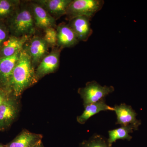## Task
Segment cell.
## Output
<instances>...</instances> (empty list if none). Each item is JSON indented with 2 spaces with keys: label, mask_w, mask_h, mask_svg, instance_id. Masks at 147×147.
Returning <instances> with one entry per match:
<instances>
[{
  "label": "cell",
  "mask_w": 147,
  "mask_h": 147,
  "mask_svg": "<svg viewBox=\"0 0 147 147\" xmlns=\"http://www.w3.org/2000/svg\"><path fill=\"white\" fill-rule=\"evenodd\" d=\"M38 82L30 56L23 48L12 72L7 90L20 97L23 92Z\"/></svg>",
  "instance_id": "1"
},
{
  "label": "cell",
  "mask_w": 147,
  "mask_h": 147,
  "mask_svg": "<svg viewBox=\"0 0 147 147\" xmlns=\"http://www.w3.org/2000/svg\"><path fill=\"white\" fill-rule=\"evenodd\" d=\"M6 21L11 35L31 36L35 31L34 20L30 6H20L13 15Z\"/></svg>",
  "instance_id": "2"
},
{
  "label": "cell",
  "mask_w": 147,
  "mask_h": 147,
  "mask_svg": "<svg viewBox=\"0 0 147 147\" xmlns=\"http://www.w3.org/2000/svg\"><path fill=\"white\" fill-rule=\"evenodd\" d=\"M103 0H73L69 5L66 14L69 20L79 16L91 19L104 5Z\"/></svg>",
  "instance_id": "3"
},
{
  "label": "cell",
  "mask_w": 147,
  "mask_h": 147,
  "mask_svg": "<svg viewBox=\"0 0 147 147\" xmlns=\"http://www.w3.org/2000/svg\"><path fill=\"white\" fill-rule=\"evenodd\" d=\"M114 90L115 88L112 86H102L96 81H93L88 82L84 88H79L78 92L85 106L105 99L107 95Z\"/></svg>",
  "instance_id": "4"
},
{
  "label": "cell",
  "mask_w": 147,
  "mask_h": 147,
  "mask_svg": "<svg viewBox=\"0 0 147 147\" xmlns=\"http://www.w3.org/2000/svg\"><path fill=\"white\" fill-rule=\"evenodd\" d=\"M20 111L19 97L12 93L0 106V131L8 129L15 121Z\"/></svg>",
  "instance_id": "5"
},
{
  "label": "cell",
  "mask_w": 147,
  "mask_h": 147,
  "mask_svg": "<svg viewBox=\"0 0 147 147\" xmlns=\"http://www.w3.org/2000/svg\"><path fill=\"white\" fill-rule=\"evenodd\" d=\"M49 47L43 38L36 36L30 39L24 48L30 56L33 65L35 67L49 54Z\"/></svg>",
  "instance_id": "6"
},
{
  "label": "cell",
  "mask_w": 147,
  "mask_h": 147,
  "mask_svg": "<svg viewBox=\"0 0 147 147\" xmlns=\"http://www.w3.org/2000/svg\"><path fill=\"white\" fill-rule=\"evenodd\" d=\"M61 49L53 50L42 59L35 69L37 81L47 74L54 73L59 65Z\"/></svg>",
  "instance_id": "7"
},
{
  "label": "cell",
  "mask_w": 147,
  "mask_h": 147,
  "mask_svg": "<svg viewBox=\"0 0 147 147\" xmlns=\"http://www.w3.org/2000/svg\"><path fill=\"white\" fill-rule=\"evenodd\" d=\"M114 109L117 116L116 124L124 126H131L134 130H138L142 122L136 118L137 113L131 106L121 103L120 105H115Z\"/></svg>",
  "instance_id": "8"
},
{
  "label": "cell",
  "mask_w": 147,
  "mask_h": 147,
  "mask_svg": "<svg viewBox=\"0 0 147 147\" xmlns=\"http://www.w3.org/2000/svg\"><path fill=\"white\" fill-rule=\"evenodd\" d=\"M35 25L36 28L45 30L56 26V19L38 4L33 2L30 5Z\"/></svg>",
  "instance_id": "9"
},
{
  "label": "cell",
  "mask_w": 147,
  "mask_h": 147,
  "mask_svg": "<svg viewBox=\"0 0 147 147\" xmlns=\"http://www.w3.org/2000/svg\"><path fill=\"white\" fill-rule=\"evenodd\" d=\"M91 19L84 16H79L69 20L68 25L76 34L79 41H87L92 34L90 21Z\"/></svg>",
  "instance_id": "10"
},
{
  "label": "cell",
  "mask_w": 147,
  "mask_h": 147,
  "mask_svg": "<svg viewBox=\"0 0 147 147\" xmlns=\"http://www.w3.org/2000/svg\"><path fill=\"white\" fill-rule=\"evenodd\" d=\"M21 52L10 57L0 58V87L7 90Z\"/></svg>",
  "instance_id": "11"
},
{
  "label": "cell",
  "mask_w": 147,
  "mask_h": 147,
  "mask_svg": "<svg viewBox=\"0 0 147 147\" xmlns=\"http://www.w3.org/2000/svg\"><path fill=\"white\" fill-rule=\"evenodd\" d=\"M31 36H9L0 50V58L10 57L21 51Z\"/></svg>",
  "instance_id": "12"
},
{
  "label": "cell",
  "mask_w": 147,
  "mask_h": 147,
  "mask_svg": "<svg viewBox=\"0 0 147 147\" xmlns=\"http://www.w3.org/2000/svg\"><path fill=\"white\" fill-rule=\"evenodd\" d=\"M42 135L24 129L11 142L5 145L6 147H34L42 142Z\"/></svg>",
  "instance_id": "13"
},
{
  "label": "cell",
  "mask_w": 147,
  "mask_h": 147,
  "mask_svg": "<svg viewBox=\"0 0 147 147\" xmlns=\"http://www.w3.org/2000/svg\"><path fill=\"white\" fill-rule=\"evenodd\" d=\"M72 0H38L35 2L42 6L55 19L66 15Z\"/></svg>",
  "instance_id": "14"
},
{
  "label": "cell",
  "mask_w": 147,
  "mask_h": 147,
  "mask_svg": "<svg viewBox=\"0 0 147 147\" xmlns=\"http://www.w3.org/2000/svg\"><path fill=\"white\" fill-rule=\"evenodd\" d=\"M58 47L62 49L74 47L79 42L76 34L68 24H60L57 28Z\"/></svg>",
  "instance_id": "15"
},
{
  "label": "cell",
  "mask_w": 147,
  "mask_h": 147,
  "mask_svg": "<svg viewBox=\"0 0 147 147\" xmlns=\"http://www.w3.org/2000/svg\"><path fill=\"white\" fill-rule=\"evenodd\" d=\"M85 110L81 115L78 116L77 121L79 123L84 124L92 117L104 111H114V108L105 103V99L84 106Z\"/></svg>",
  "instance_id": "16"
},
{
  "label": "cell",
  "mask_w": 147,
  "mask_h": 147,
  "mask_svg": "<svg viewBox=\"0 0 147 147\" xmlns=\"http://www.w3.org/2000/svg\"><path fill=\"white\" fill-rule=\"evenodd\" d=\"M134 129L131 126H121L119 128L115 129L108 131L109 138L107 141L109 146L112 147L113 143L119 139L126 140L129 141L132 139V137L129 133H132Z\"/></svg>",
  "instance_id": "17"
},
{
  "label": "cell",
  "mask_w": 147,
  "mask_h": 147,
  "mask_svg": "<svg viewBox=\"0 0 147 147\" xmlns=\"http://www.w3.org/2000/svg\"><path fill=\"white\" fill-rule=\"evenodd\" d=\"M20 6L17 0H0V21H6L13 15Z\"/></svg>",
  "instance_id": "18"
},
{
  "label": "cell",
  "mask_w": 147,
  "mask_h": 147,
  "mask_svg": "<svg viewBox=\"0 0 147 147\" xmlns=\"http://www.w3.org/2000/svg\"><path fill=\"white\" fill-rule=\"evenodd\" d=\"M79 147H112L109 146L106 139L102 136L94 135L88 140H85Z\"/></svg>",
  "instance_id": "19"
},
{
  "label": "cell",
  "mask_w": 147,
  "mask_h": 147,
  "mask_svg": "<svg viewBox=\"0 0 147 147\" xmlns=\"http://www.w3.org/2000/svg\"><path fill=\"white\" fill-rule=\"evenodd\" d=\"M42 38L49 47H54L57 45V33L55 28H49L44 30Z\"/></svg>",
  "instance_id": "20"
},
{
  "label": "cell",
  "mask_w": 147,
  "mask_h": 147,
  "mask_svg": "<svg viewBox=\"0 0 147 147\" xmlns=\"http://www.w3.org/2000/svg\"><path fill=\"white\" fill-rule=\"evenodd\" d=\"M10 35L8 27L5 22L0 21V50Z\"/></svg>",
  "instance_id": "21"
},
{
  "label": "cell",
  "mask_w": 147,
  "mask_h": 147,
  "mask_svg": "<svg viewBox=\"0 0 147 147\" xmlns=\"http://www.w3.org/2000/svg\"><path fill=\"white\" fill-rule=\"evenodd\" d=\"M11 94L7 90L0 87V106L8 99Z\"/></svg>",
  "instance_id": "22"
},
{
  "label": "cell",
  "mask_w": 147,
  "mask_h": 147,
  "mask_svg": "<svg viewBox=\"0 0 147 147\" xmlns=\"http://www.w3.org/2000/svg\"><path fill=\"white\" fill-rule=\"evenodd\" d=\"M34 147H44L43 146V144H42V142H40L39 144H38L36 146H35Z\"/></svg>",
  "instance_id": "23"
},
{
  "label": "cell",
  "mask_w": 147,
  "mask_h": 147,
  "mask_svg": "<svg viewBox=\"0 0 147 147\" xmlns=\"http://www.w3.org/2000/svg\"><path fill=\"white\" fill-rule=\"evenodd\" d=\"M4 145L2 144H0V147H3Z\"/></svg>",
  "instance_id": "24"
},
{
  "label": "cell",
  "mask_w": 147,
  "mask_h": 147,
  "mask_svg": "<svg viewBox=\"0 0 147 147\" xmlns=\"http://www.w3.org/2000/svg\"><path fill=\"white\" fill-rule=\"evenodd\" d=\"M3 147H6L5 146V145H4V146Z\"/></svg>",
  "instance_id": "25"
}]
</instances>
